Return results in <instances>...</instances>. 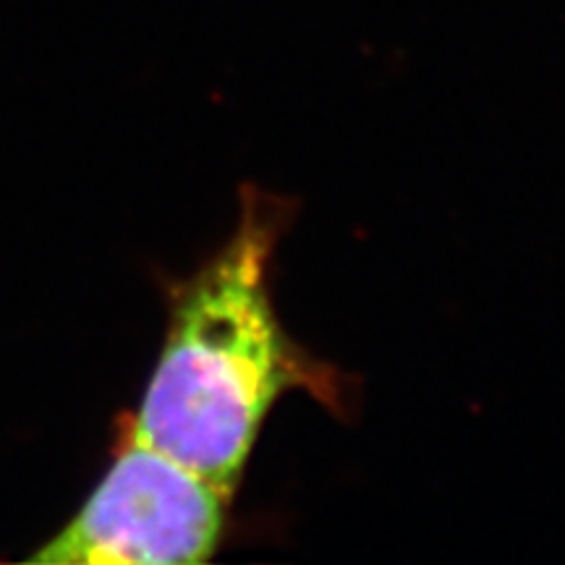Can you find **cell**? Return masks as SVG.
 Listing matches in <instances>:
<instances>
[{
	"label": "cell",
	"instance_id": "cell-1",
	"mask_svg": "<svg viewBox=\"0 0 565 565\" xmlns=\"http://www.w3.org/2000/svg\"><path fill=\"white\" fill-rule=\"evenodd\" d=\"M288 196L244 186L236 228L186 278L166 286L168 324L126 440L236 494L267 416L282 395L307 393L351 419L356 383L282 328L273 263L294 221Z\"/></svg>",
	"mask_w": 565,
	"mask_h": 565
},
{
	"label": "cell",
	"instance_id": "cell-2",
	"mask_svg": "<svg viewBox=\"0 0 565 565\" xmlns=\"http://www.w3.org/2000/svg\"><path fill=\"white\" fill-rule=\"evenodd\" d=\"M236 494L121 437L79 513L26 557L45 565H196L228 536Z\"/></svg>",
	"mask_w": 565,
	"mask_h": 565
}]
</instances>
